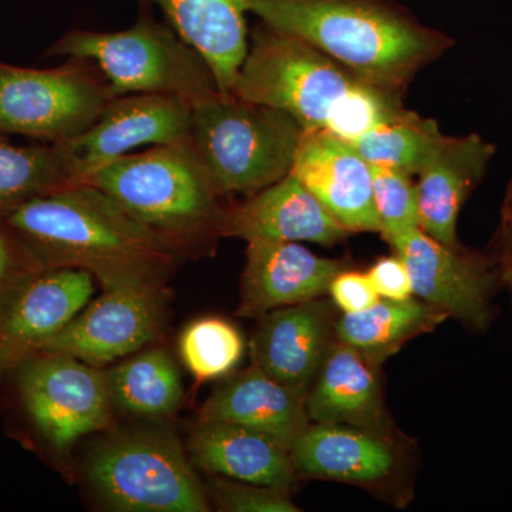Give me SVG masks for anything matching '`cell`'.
I'll use <instances>...</instances> for the list:
<instances>
[{"mask_svg":"<svg viewBox=\"0 0 512 512\" xmlns=\"http://www.w3.org/2000/svg\"><path fill=\"white\" fill-rule=\"evenodd\" d=\"M46 269L90 272L103 289L165 282L183 255L93 185H69L0 215Z\"/></svg>","mask_w":512,"mask_h":512,"instance_id":"1","label":"cell"},{"mask_svg":"<svg viewBox=\"0 0 512 512\" xmlns=\"http://www.w3.org/2000/svg\"><path fill=\"white\" fill-rule=\"evenodd\" d=\"M262 22L309 43L366 82L403 93L453 45L390 0H244Z\"/></svg>","mask_w":512,"mask_h":512,"instance_id":"2","label":"cell"},{"mask_svg":"<svg viewBox=\"0 0 512 512\" xmlns=\"http://www.w3.org/2000/svg\"><path fill=\"white\" fill-rule=\"evenodd\" d=\"M113 198L183 256L222 238L227 207L190 140L126 154L82 181Z\"/></svg>","mask_w":512,"mask_h":512,"instance_id":"3","label":"cell"},{"mask_svg":"<svg viewBox=\"0 0 512 512\" xmlns=\"http://www.w3.org/2000/svg\"><path fill=\"white\" fill-rule=\"evenodd\" d=\"M303 131L285 111L220 92L192 106L188 140L222 197H249L291 173Z\"/></svg>","mask_w":512,"mask_h":512,"instance_id":"4","label":"cell"},{"mask_svg":"<svg viewBox=\"0 0 512 512\" xmlns=\"http://www.w3.org/2000/svg\"><path fill=\"white\" fill-rule=\"evenodd\" d=\"M49 56L76 57L96 64L114 96L165 94L194 106L220 93L204 56L173 28L141 18L121 32L74 30L50 47Z\"/></svg>","mask_w":512,"mask_h":512,"instance_id":"5","label":"cell"},{"mask_svg":"<svg viewBox=\"0 0 512 512\" xmlns=\"http://www.w3.org/2000/svg\"><path fill=\"white\" fill-rule=\"evenodd\" d=\"M86 477L101 503L121 512H208L211 501L171 430L114 433L93 448Z\"/></svg>","mask_w":512,"mask_h":512,"instance_id":"6","label":"cell"},{"mask_svg":"<svg viewBox=\"0 0 512 512\" xmlns=\"http://www.w3.org/2000/svg\"><path fill=\"white\" fill-rule=\"evenodd\" d=\"M360 80L316 47L262 22L252 30L231 93L323 130Z\"/></svg>","mask_w":512,"mask_h":512,"instance_id":"7","label":"cell"},{"mask_svg":"<svg viewBox=\"0 0 512 512\" xmlns=\"http://www.w3.org/2000/svg\"><path fill=\"white\" fill-rule=\"evenodd\" d=\"M114 99L90 60L69 57L52 69L0 63V134L64 143L89 130Z\"/></svg>","mask_w":512,"mask_h":512,"instance_id":"8","label":"cell"},{"mask_svg":"<svg viewBox=\"0 0 512 512\" xmlns=\"http://www.w3.org/2000/svg\"><path fill=\"white\" fill-rule=\"evenodd\" d=\"M23 406L43 439L69 454L77 441L107 430L111 404L106 372L57 353H37L19 367Z\"/></svg>","mask_w":512,"mask_h":512,"instance_id":"9","label":"cell"},{"mask_svg":"<svg viewBox=\"0 0 512 512\" xmlns=\"http://www.w3.org/2000/svg\"><path fill=\"white\" fill-rule=\"evenodd\" d=\"M164 308V282L103 289L97 301L37 353L69 355L96 367L109 365L157 339Z\"/></svg>","mask_w":512,"mask_h":512,"instance_id":"10","label":"cell"},{"mask_svg":"<svg viewBox=\"0 0 512 512\" xmlns=\"http://www.w3.org/2000/svg\"><path fill=\"white\" fill-rule=\"evenodd\" d=\"M191 111L187 100L165 94L116 97L89 130L56 146L63 151L79 184L138 147L188 140Z\"/></svg>","mask_w":512,"mask_h":512,"instance_id":"11","label":"cell"},{"mask_svg":"<svg viewBox=\"0 0 512 512\" xmlns=\"http://www.w3.org/2000/svg\"><path fill=\"white\" fill-rule=\"evenodd\" d=\"M289 453L298 478L359 485L376 493L399 483L409 464L400 433L346 424H309Z\"/></svg>","mask_w":512,"mask_h":512,"instance_id":"12","label":"cell"},{"mask_svg":"<svg viewBox=\"0 0 512 512\" xmlns=\"http://www.w3.org/2000/svg\"><path fill=\"white\" fill-rule=\"evenodd\" d=\"M390 247L409 269L414 298L470 328L487 326L494 275L480 256L443 244L420 228Z\"/></svg>","mask_w":512,"mask_h":512,"instance_id":"13","label":"cell"},{"mask_svg":"<svg viewBox=\"0 0 512 512\" xmlns=\"http://www.w3.org/2000/svg\"><path fill=\"white\" fill-rule=\"evenodd\" d=\"M94 279L83 269H46L3 305L0 377L18 370L89 305Z\"/></svg>","mask_w":512,"mask_h":512,"instance_id":"14","label":"cell"},{"mask_svg":"<svg viewBox=\"0 0 512 512\" xmlns=\"http://www.w3.org/2000/svg\"><path fill=\"white\" fill-rule=\"evenodd\" d=\"M338 312L323 296L265 313L249 342L252 365L308 396L335 340Z\"/></svg>","mask_w":512,"mask_h":512,"instance_id":"15","label":"cell"},{"mask_svg":"<svg viewBox=\"0 0 512 512\" xmlns=\"http://www.w3.org/2000/svg\"><path fill=\"white\" fill-rule=\"evenodd\" d=\"M291 173L350 234L379 232L372 165L348 141L305 128Z\"/></svg>","mask_w":512,"mask_h":512,"instance_id":"16","label":"cell"},{"mask_svg":"<svg viewBox=\"0 0 512 512\" xmlns=\"http://www.w3.org/2000/svg\"><path fill=\"white\" fill-rule=\"evenodd\" d=\"M346 268L345 261L313 254L301 242H248L238 315L258 319L275 309L323 298L332 279Z\"/></svg>","mask_w":512,"mask_h":512,"instance_id":"17","label":"cell"},{"mask_svg":"<svg viewBox=\"0 0 512 512\" xmlns=\"http://www.w3.org/2000/svg\"><path fill=\"white\" fill-rule=\"evenodd\" d=\"M221 232L222 238L244 239L247 244L313 242L325 247L350 235L292 173L241 204L227 207Z\"/></svg>","mask_w":512,"mask_h":512,"instance_id":"18","label":"cell"},{"mask_svg":"<svg viewBox=\"0 0 512 512\" xmlns=\"http://www.w3.org/2000/svg\"><path fill=\"white\" fill-rule=\"evenodd\" d=\"M494 154L493 144L478 134L440 138L417 174L419 228L424 234L451 247L460 245L458 215Z\"/></svg>","mask_w":512,"mask_h":512,"instance_id":"19","label":"cell"},{"mask_svg":"<svg viewBox=\"0 0 512 512\" xmlns=\"http://www.w3.org/2000/svg\"><path fill=\"white\" fill-rule=\"evenodd\" d=\"M380 366L339 340H333L306 396L311 423L346 424L397 434L383 399Z\"/></svg>","mask_w":512,"mask_h":512,"instance_id":"20","label":"cell"},{"mask_svg":"<svg viewBox=\"0 0 512 512\" xmlns=\"http://www.w3.org/2000/svg\"><path fill=\"white\" fill-rule=\"evenodd\" d=\"M200 420L261 431L289 451L311 424L306 397L254 365L229 377L212 392L202 406Z\"/></svg>","mask_w":512,"mask_h":512,"instance_id":"21","label":"cell"},{"mask_svg":"<svg viewBox=\"0 0 512 512\" xmlns=\"http://www.w3.org/2000/svg\"><path fill=\"white\" fill-rule=\"evenodd\" d=\"M188 450L192 464L217 477L289 490L295 484L291 453L268 434L222 421H198Z\"/></svg>","mask_w":512,"mask_h":512,"instance_id":"22","label":"cell"},{"mask_svg":"<svg viewBox=\"0 0 512 512\" xmlns=\"http://www.w3.org/2000/svg\"><path fill=\"white\" fill-rule=\"evenodd\" d=\"M156 3L171 28L204 56L221 93H231L247 56L244 0H147Z\"/></svg>","mask_w":512,"mask_h":512,"instance_id":"23","label":"cell"},{"mask_svg":"<svg viewBox=\"0 0 512 512\" xmlns=\"http://www.w3.org/2000/svg\"><path fill=\"white\" fill-rule=\"evenodd\" d=\"M446 319V315L414 296L403 301L380 298L366 311L339 312L335 339L382 367L406 343L433 332Z\"/></svg>","mask_w":512,"mask_h":512,"instance_id":"24","label":"cell"},{"mask_svg":"<svg viewBox=\"0 0 512 512\" xmlns=\"http://www.w3.org/2000/svg\"><path fill=\"white\" fill-rule=\"evenodd\" d=\"M111 404L146 419L173 416L183 403L180 370L164 349L131 356L106 372Z\"/></svg>","mask_w":512,"mask_h":512,"instance_id":"25","label":"cell"},{"mask_svg":"<svg viewBox=\"0 0 512 512\" xmlns=\"http://www.w3.org/2000/svg\"><path fill=\"white\" fill-rule=\"evenodd\" d=\"M73 184L72 168L56 144L16 146L0 134V215Z\"/></svg>","mask_w":512,"mask_h":512,"instance_id":"26","label":"cell"},{"mask_svg":"<svg viewBox=\"0 0 512 512\" xmlns=\"http://www.w3.org/2000/svg\"><path fill=\"white\" fill-rule=\"evenodd\" d=\"M441 137L436 121L404 110L399 117L373 128L352 146L367 163L394 168L413 177L420 173Z\"/></svg>","mask_w":512,"mask_h":512,"instance_id":"27","label":"cell"},{"mask_svg":"<svg viewBox=\"0 0 512 512\" xmlns=\"http://www.w3.org/2000/svg\"><path fill=\"white\" fill-rule=\"evenodd\" d=\"M178 352L195 379L207 382L220 379L237 367L244 355V339L228 320L207 316L183 330Z\"/></svg>","mask_w":512,"mask_h":512,"instance_id":"28","label":"cell"},{"mask_svg":"<svg viewBox=\"0 0 512 512\" xmlns=\"http://www.w3.org/2000/svg\"><path fill=\"white\" fill-rule=\"evenodd\" d=\"M402 94L360 80L336 107L323 130L353 144L360 137L403 113Z\"/></svg>","mask_w":512,"mask_h":512,"instance_id":"29","label":"cell"},{"mask_svg":"<svg viewBox=\"0 0 512 512\" xmlns=\"http://www.w3.org/2000/svg\"><path fill=\"white\" fill-rule=\"evenodd\" d=\"M372 185L379 234L387 244L419 228L417 185L412 175L372 165Z\"/></svg>","mask_w":512,"mask_h":512,"instance_id":"30","label":"cell"},{"mask_svg":"<svg viewBox=\"0 0 512 512\" xmlns=\"http://www.w3.org/2000/svg\"><path fill=\"white\" fill-rule=\"evenodd\" d=\"M210 500L224 512H298L291 491L282 488L239 483L217 477L210 481Z\"/></svg>","mask_w":512,"mask_h":512,"instance_id":"31","label":"cell"},{"mask_svg":"<svg viewBox=\"0 0 512 512\" xmlns=\"http://www.w3.org/2000/svg\"><path fill=\"white\" fill-rule=\"evenodd\" d=\"M46 271L15 231L0 220V309L26 282Z\"/></svg>","mask_w":512,"mask_h":512,"instance_id":"32","label":"cell"},{"mask_svg":"<svg viewBox=\"0 0 512 512\" xmlns=\"http://www.w3.org/2000/svg\"><path fill=\"white\" fill-rule=\"evenodd\" d=\"M328 295L340 313H357L372 308L380 296L367 272L340 271L330 282Z\"/></svg>","mask_w":512,"mask_h":512,"instance_id":"33","label":"cell"},{"mask_svg":"<svg viewBox=\"0 0 512 512\" xmlns=\"http://www.w3.org/2000/svg\"><path fill=\"white\" fill-rule=\"evenodd\" d=\"M367 275L380 298L403 301L413 296L409 269L397 254L377 259L375 264L370 266Z\"/></svg>","mask_w":512,"mask_h":512,"instance_id":"34","label":"cell"},{"mask_svg":"<svg viewBox=\"0 0 512 512\" xmlns=\"http://www.w3.org/2000/svg\"><path fill=\"white\" fill-rule=\"evenodd\" d=\"M503 266L505 278L512 284V188H510L504 208Z\"/></svg>","mask_w":512,"mask_h":512,"instance_id":"35","label":"cell"},{"mask_svg":"<svg viewBox=\"0 0 512 512\" xmlns=\"http://www.w3.org/2000/svg\"><path fill=\"white\" fill-rule=\"evenodd\" d=\"M511 188H512V184H511Z\"/></svg>","mask_w":512,"mask_h":512,"instance_id":"36","label":"cell"}]
</instances>
